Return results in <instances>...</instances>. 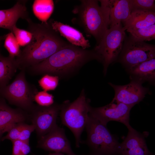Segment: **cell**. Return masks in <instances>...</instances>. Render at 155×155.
Listing matches in <instances>:
<instances>
[{"mask_svg":"<svg viewBox=\"0 0 155 155\" xmlns=\"http://www.w3.org/2000/svg\"><path fill=\"white\" fill-rule=\"evenodd\" d=\"M155 57L154 44L140 40L130 34L129 36H125L122 49L117 60L128 69Z\"/></svg>","mask_w":155,"mask_h":155,"instance_id":"obj_7","label":"cell"},{"mask_svg":"<svg viewBox=\"0 0 155 155\" xmlns=\"http://www.w3.org/2000/svg\"><path fill=\"white\" fill-rule=\"evenodd\" d=\"M25 117L21 113L0 103V135L7 132L16 123H21Z\"/></svg>","mask_w":155,"mask_h":155,"instance_id":"obj_19","label":"cell"},{"mask_svg":"<svg viewBox=\"0 0 155 155\" xmlns=\"http://www.w3.org/2000/svg\"><path fill=\"white\" fill-rule=\"evenodd\" d=\"M5 35L0 36V44L1 40H4L5 39Z\"/></svg>","mask_w":155,"mask_h":155,"instance_id":"obj_33","label":"cell"},{"mask_svg":"<svg viewBox=\"0 0 155 155\" xmlns=\"http://www.w3.org/2000/svg\"><path fill=\"white\" fill-rule=\"evenodd\" d=\"M35 130L34 125H28L23 123L19 140L22 141H29L32 133Z\"/></svg>","mask_w":155,"mask_h":155,"instance_id":"obj_29","label":"cell"},{"mask_svg":"<svg viewBox=\"0 0 155 155\" xmlns=\"http://www.w3.org/2000/svg\"><path fill=\"white\" fill-rule=\"evenodd\" d=\"M28 29L32 39L15 59L18 67H31L43 61L69 42L64 40L54 30L48 21L36 23L29 18Z\"/></svg>","mask_w":155,"mask_h":155,"instance_id":"obj_1","label":"cell"},{"mask_svg":"<svg viewBox=\"0 0 155 155\" xmlns=\"http://www.w3.org/2000/svg\"><path fill=\"white\" fill-rule=\"evenodd\" d=\"M4 46L9 53V57L15 59L21 53L20 46L13 34L10 32L5 35Z\"/></svg>","mask_w":155,"mask_h":155,"instance_id":"obj_23","label":"cell"},{"mask_svg":"<svg viewBox=\"0 0 155 155\" xmlns=\"http://www.w3.org/2000/svg\"><path fill=\"white\" fill-rule=\"evenodd\" d=\"M38 147L45 150L66 155H77L72 151L64 129L57 125L40 137Z\"/></svg>","mask_w":155,"mask_h":155,"instance_id":"obj_11","label":"cell"},{"mask_svg":"<svg viewBox=\"0 0 155 155\" xmlns=\"http://www.w3.org/2000/svg\"><path fill=\"white\" fill-rule=\"evenodd\" d=\"M154 0H130L131 12L140 11L155 12Z\"/></svg>","mask_w":155,"mask_h":155,"instance_id":"obj_24","label":"cell"},{"mask_svg":"<svg viewBox=\"0 0 155 155\" xmlns=\"http://www.w3.org/2000/svg\"><path fill=\"white\" fill-rule=\"evenodd\" d=\"M60 108L61 105L53 104L48 107L40 106L36 111L32 122L40 137L49 133L57 125L56 121Z\"/></svg>","mask_w":155,"mask_h":155,"instance_id":"obj_12","label":"cell"},{"mask_svg":"<svg viewBox=\"0 0 155 155\" xmlns=\"http://www.w3.org/2000/svg\"><path fill=\"white\" fill-rule=\"evenodd\" d=\"M59 78L57 76L46 74L38 81V83L44 91L54 90L57 87L59 83Z\"/></svg>","mask_w":155,"mask_h":155,"instance_id":"obj_26","label":"cell"},{"mask_svg":"<svg viewBox=\"0 0 155 155\" xmlns=\"http://www.w3.org/2000/svg\"><path fill=\"white\" fill-rule=\"evenodd\" d=\"M125 31L121 23L110 27L94 49L102 58L104 75L109 65L117 60L121 51L126 36Z\"/></svg>","mask_w":155,"mask_h":155,"instance_id":"obj_6","label":"cell"},{"mask_svg":"<svg viewBox=\"0 0 155 155\" xmlns=\"http://www.w3.org/2000/svg\"><path fill=\"white\" fill-rule=\"evenodd\" d=\"M80 4L72 11L77 15L73 22H77L86 36H92L97 44L109 26L108 0H81Z\"/></svg>","mask_w":155,"mask_h":155,"instance_id":"obj_3","label":"cell"},{"mask_svg":"<svg viewBox=\"0 0 155 155\" xmlns=\"http://www.w3.org/2000/svg\"><path fill=\"white\" fill-rule=\"evenodd\" d=\"M3 95L11 102L24 108L30 107L32 95L23 71L10 84L0 88Z\"/></svg>","mask_w":155,"mask_h":155,"instance_id":"obj_9","label":"cell"},{"mask_svg":"<svg viewBox=\"0 0 155 155\" xmlns=\"http://www.w3.org/2000/svg\"><path fill=\"white\" fill-rule=\"evenodd\" d=\"M90 102L83 89L79 96L73 102H70L67 100L61 105L59 114L61 122L73 134L77 148L80 147L82 143L81 136L89 118Z\"/></svg>","mask_w":155,"mask_h":155,"instance_id":"obj_4","label":"cell"},{"mask_svg":"<svg viewBox=\"0 0 155 155\" xmlns=\"http://www.w3.org/2000/svg\"><path fill=\"white\" fill-rule=\"evenodd\" d=\"M48 21L53 28L70 43L84 49L90 46L88 40L86 39L83 34L75 28L52 19Z\"/></svg>","mask_w":155,"mask_h":155,"instance_id":"obj_15","label":"cell"},{"mask_svg":"<svg viewBox=\"0 0 155 155\" xmlns=\"http://www.w3.org/2000/svg\"><path fill=\"white\" fill-rule=\"evenodd\" d=\"M22 124V122L13 125L7 131V134L3 138L2 140L8 139L12 142L19 140Z\"/></svg>","mask_w":155,"mask_h":155,"instance_id":"obj_28","label":"cell"},{"mask_svg":"<svg viewBox=\"0 0 155 155\" xmlns=\"http://www.w3.org/2000/svg\"><path fill=\"white\" fill-rule=\"evenodd\" d=\"M22 155H27L30 151L29 141H22L21 147Z\"/></svg>","mask_w":155,"mask_h":155,"instance_id":"obj_31","label":"cell"},{"mask_svg":"<svg viewBox=\"0 0 155 155\" xmlns=\"http://www.w3.org/2000/svg\"><path fill=\"white\" fill-rule=\"evenodd\" d=\"M127 70L131 79L142 83L145 81L154 83L155 79V58L140 63Z\"/></svg>","mask_w":155,"mask_h":155,"instance_id":"obj_17","label":"cell"},{"mask_svg":"<svg viewBox=\"0 0 155 155\" xmlns=\"http://www.w3.org/2000/svg\"><path fill=\"white\" fill-rule=\"evenodd\" d=\"M96 60L102 63L101 57L93 49L88 50L69 42L43 61L31 67L36 73L63 75Z\"/></svg>","mask_w":155,"mask_h":155,"instance_id":"obj_2","label":"cell"},{"mask_svg":"<svg viewBox=\"0 0 155 155\" xmlns=\"http://www.w3.org/2000/svg\"><path fill=\"white\" fill-rule=\"evenodd\" d=\"M12 142L13 148L12 155H22L21 147L22 141L17 140Z\"/></svg>","mask_w":155,"mask_h":155,"instance_id":"obj_30","label":"cell"},{"mask_svg":"<svg viewBox=\"0 0 155 155\" xmlns=\"http://www.w3.org/2000/svg\"><path fill=\"white\" fill-rule=\"evenodd\" d=\"M134 38L144 42L155 38V24L142 28L127 30Z\"/></svg>","mask_w":155,"mask_h":155,"instance_id":"obj_22","label":"cell"},{"mask_svg":"<svg viewBox=\"0 0 155 155\" xmlns=\"http://www.w3.org/2000/svg\"><path fill=\"white\" fill-rule=\"evenodd\" d=\"M12 32L20 46H26L32 38L33 35L30 31L18 28L16 26L13 27Z\"/></svg>","mask_w":155,"mask_h":155,"instance_id":"obj_25","label":"cell"},{"mask_svg":"<svg viewBox=\"0 0 155 155\" xmlns=\"http://www.w3.org/2000/svg\"><path fill=\"white\" fill-rule=\"evenodd\" d=\"M127 136L120 144L119 154L121 155H152L145 139V134L132 127L128 129Z\"/></svg>","mask_w":155,"mask_h":155,"instance_id":"obj_13","label":"cell"},{"mask_svg":"<svg viewBox=\"0 0 155 155\" xmlns=\"http://www.w3.org/2000/svg\"><path fill=\"white\" fill-rule=\"evenodd\" d=\"M142 83L133 79H131L129 84L124 85H117L108 83L115 91L114 97L112 101L133 107L142 101L148 92V89L144 87Z\"/></svg>","mask_w":155,"mask_h":155,"instance_id":"obj_10","label":"cell"},{"mask_svg":"<svg viewBox=\"0 0 155 155\" xmlns=\"http://www.w3.org/2000/svg\"><path fill=\"white\" fill-rule=\"evenodd\" d=\"M18 67L15 59L0 54V88L6 86Z\"/></svg>","mask_w":155,"mask_h":155,"instance_id":"obj_20","label":"cell"},{"mask_svg":"<svg viewBox=\"0 0 155 155\" xmlns=\"http://www.w3.org/2000/svg\"><path fill=\"white\" fill-rule=\"evenodd\" d=\"M48 155H65V154H64L61 153L53 152V153L50 154Z\"/></svg>","mask_w":155,"mask_h":155,"instance_id":"obj_32","label":"cell"},{"mask_svg":"<svg viewBox=\"0 0 155 155\" xmlns=\"http://www.w3.org/2000/svg\"><path fill=\"white\" fill-rule=\"evenodd\" d=\"M54 8V2L52 0H35L32 5L34 15L42 23L47 22Z\"/></svg>","mask_w":155,"mask_h":155,"instance_id":"obj_21","label":"cell"},{"mask_svg":"<svg viewBox=\"0 0 155 155\" xmlns=\"http://www.w3.org/2000/svg\"><path fill=\"white\" fill-rule=\"evenodd\" d=\"M133 107L121 103L112 101L101 107L91 106L89 114L105 126L109 121H115L123 124L129 129L132 127L129 124V114Z\"/></svg>","mask_w":155,"mask_h":155,"instance_id":"obj_8","label":"cell"},{"mask_svg":"<svg viewBox=\"0 0 155 155\" xmlns=\"http://www.w3.org/2000/svg\"><path fill=\"white\" fill-rule=\"evenodd\" d=\"M26 1L19 0L11 8L0 10V28L12 32L13 27L20 18L26 20L29 19L26 6Z\"/></svg>","mask_w":155,"mask_h":155,"instance_id":"obj_14","label":"cell"},{"mask_svg":"<svg viewBox=\"0 0 155 155\" xmlns=\"http://www.w3.org/2000/svg\"><path fill=\"white\" fill-rule=\"evenodd\" d=\"M85 129L87 137L83 142L98 155H115L119 154L120 144L117 137L112 135L106 126L101 124L89 114Z\"/></svg>","mask_w":155,"mask_h":155,"instance_id":"obj_5","label":"cell"},{"mask_svg":"<svg viewBox=\"0 0 155 155\" xmlns=\"http://www.w3.org/2000/svg\"><path fill=\"white\" fill-rule=\"evenodd\" d=\"M109 6L110 27L123 23L131 12L130 0H110Z\"/></svg>","mask_w":155,"mask_h":155,"instance_id":"obj_16","label":"cell"},{"mask_svg":"<svg viewBox=\"0 0 155 155\" xmlns=\"http://www.w3.org/2000/svg\"><path fill=\"white\" fill-rule=\"evenodd\" d=\"M88 155H97V154H96L92 153V154H90Z\"/></svg>","mask_w":155,"mask_h":155,"instance_id":"obj_34","label":"cell"},{"mask_svg":"<svg viewBox=\"0 0 155 155\" xmlns=\"http://www.w3.org/2000/svg\"><path fill=\"white\" fill-rule=\"evenodd\" d=\"M53 96L47 92L43 91L38 92L34 97L35 101L40 106L48 107L53 104Z\"/></svg>","mask_w":155,"mask_h":155,"instance_id":"obj_27","label":"cell"},{"mask_svg":"<svg viewBox=\"0 0 155 155\" xmlns=\"http://www.w3.org/2000/svg\"><path fill=\"white\" fill-rule=\"evenodd\" d=\"M123 23V27L125 30L140 28L155 24V12L132 11L129 18Z\"/></svg>","mask_w":155,"mask_h":155,"instance_id":"obj_18","label":"cell"}]
</instances>
